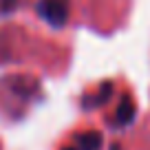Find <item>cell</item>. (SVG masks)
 <instances>
[{
	"instance_id": "2",
	"label": "cell",
	"mask_w": 150,
	"mask_h": 150,
	"mask_svg": "<svg viewBox=\"0 0 150 150\" xmlns=\"http://www.w3.org/2000/svg\"><path fill=\"white\" fill-rule=\"evenodd\" d=\"M135 115H137V108L132 104L130 97H124L122 104L117 106V112H115V124L117 126H130L135 122Z\"/></svg>"
},
{
	"instance_id": "1",
	"label": "cell",
	"mask_w": 150,
	"mask_h": 150,
	"mask_svg": "<svg viewBox=\"0 0 150 150\" xmlns=\"http://www.w3.org/2000/svg\"><path fill=\"white\" fill-rule=\"evenodd\" d=\"M35 11L53 29H62L69 20V0H38Z\"/></svg>"
},
{
	"instance_id": "5",
	"label": "cell",
	"mask_w": 150,
	"mask_h": 150,
	"mask_svg": "<svg viewBox=\"0 0 150 150\" xmlns=\"http://www.w3.org/2000/svg\"><path fill=\"white\" fill-rule=\"evenodd\" d=\"M102 148V135L88 130L84 135H77V150H99Z\"/></svg>"
},
{
	"instance_id": "4",
	"label": "cell",
	"mask_w": 150,
	"mask_h": 150,
	"mask_svg": "<svg viewBox=\"0 0 150 150\" xmlns=\"http://www.w3.org/2000/svg\"><path fill=\"white\" fill-rule=\"evenodd\" d=\"M11 91L13 93H18V95H22V97H27V95H31L33 91L38 88V82L35 80H31V77H27V75H18V77H11Z\"/></svg>"
},
{
	"instance_id": "8",
	"label": "cell",
	"mask_w": 150,
	"mask_h": 150,
	"mask_svg": "<svg viewBox=\"0 0 150 150\" xmlns=\"http://www.w3.org/2000/svg\"><path fill=\"white\" fill-rule=\"evenodd\" d=\"M64 150H75V148H64Z\"/></svg>"
},
{
	"instance_id": "3",
	"label": "cell",
	"mask_w": 150,
	"mask_h": 150,
	"mask_svg": "<svg viewBox=\"0 0 150 150\" xmlns=\"http://www.w3.org/2000/svg\"><path fill=\"white\" fill-rule=\"evenodd\" d=\"M110 97H112V84H110V82H104V84L99 86V91H97L95 97H84V99H82V106H84V108L102 106V104H106Z\"/></svg>"
},
{
	"instance_id": "7",
	"label": "cell",
	"mask_w": 150,
	"mask_h": 150,
	"mask_svg": "<svg viewBox=\"0 0 150 150\" xmlns=\"http://www.w3.org/2000/svg\"><path fill=\"white\" fill-rule=\"evenodd\" d=\"M110 150H124V148H122L119 144H112V146H110Z\"/></svg>"
},
{
	"instance_id": "6",
	"label": "cell",
	"mask_w": 150,
	"mask_h": 150,
	"mask_svg": "<svg viewBox=\"0 0 150 150\" xmlns=\"http://www.w3.org/2000/svg\"><path fill=\"white\" fill-rule=\"evenodd\" d=\"M18 7V0H0V13H11Z\"/></svg>"
}]
</instances>
